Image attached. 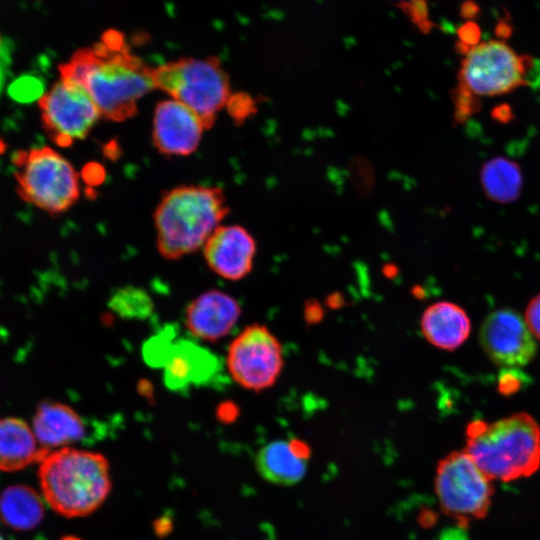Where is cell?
Listing matches in <instances>:
<instances>
[{"mask_svg":"<svg viewBox=\"0 0 540 540\" xmlns=\"http://www.w3.org/2000/svg\"><path fill=\"white\" fill-rule=\"evenodd\" d=\"M462 53L456 96L478 103L479 97L504 95L531 83L533 58L502 40L479 42Z\"/></svg>","mask_w":540,"mask_h":540,"instance_id":"7","label":"cell"},{"mask_svg":"<svg viewBox=\"0 0 540 540\" xmlns=\"http://www.w3.org/2000/svg\"><path fill=\"white\" fill-rule=\"evenodd\" d=\"M241 306L224 291L211 289L193 299L185 311V326L196 339L216 342L239 321Z\"/></svg>","mask_w":540,"mask_h":540,"instance_id":"14","label":"cell"},{"mask_svg":"<svg viewBox=\"0 0 540 540\" xmlns=\"http://www.w3.org/2000/svg\"><path fill=\"white\" fill-rule=\"evenodd\" d=\"M460 51L463 52L467 48L479 43L480 30L473 22H468L460 28Z\"/></svg>","mask_w":540,"mask_h":540,"instance_id":"26","label":"cell"},{"mask_svg":"<svg viewBox=\"0 0 540 540\" xmlns=\"http://www.w3.org/2000/svg\"><path fill=\"white\" fill-rule=\"evenodd\" d=\"M226 366L238 385L260 392L279 378L284 366L283 347L268 327L251 324L230 342Z\"/></svg>","mask_w":540,"mask_h":540,"instance_id":"9","label":"cell"},{"mask_svg":"<svg viewBox=\"0 0 540 540\" xmlns=\"http://www.w3.org/2000/svg\"><path fill=\"white\" fill-rule=\"evenodd\" d=\"M435 493L441 510L459 525L483 519L494 494L493 481L463 449L441 459L436 468Z\"/></svg>","mask_w":540,"mask_h":540,"instance_id":"8","label":"cell"},{"mask_svg":"<svg viewBox=\"0 0 540 540\" xmlns=\"http://www.w3.org/2000/svg\"><path fill=\"white\" fill-rule=\"evenodd\" d=\"M525 322L533 336L540 339V294L529 302L525 312Z\"/></svg>","mask_w":540,"mask_h":540,"instance_id":"23","label":"cell"},{"mask_svg":"<svg viewBox=\"0 0 540 540\" xmlns=\"http://www.w3.org/2000/svg\"><path fill=\"white\" fill-rule=\"evenodd\" d=\"M464 450L492 481L529 477L540 467V426L525 412L475 420L466 428Z\"/></svg>","mask_w":540,"mask_h":540,"instance_id":"2","label":"cell"},{"mask_svg":"<svg viewBox=\"0 0 540 540\" xmlns=\"http://www.w3.org/2000/svg\"><path fill=\"white\" fill-rule=\"evenodd\" d=\"M205 129L200 117L177 100H164L156 105L152 140L163 155L192 154L198 148Z\"/></svg>","mask_w":540,"mask_h":540,"instance_id":"12","label":"cell"},{"mask_svg":"<svg viewBox=\"0 0 540 540\" xmlns=\"http://www.w3.org/2000/svg\"><path fill=\"white\" fill-rule=\"evenodd\" d=\"M479 341L492 362L516 367L529 363L536 354L535 337L514 310L498 309L483 321Z\"/></svg>","mask_w":540,"mask_h":540,"instance_id":"11","label":"cell"},{"mask_svg":"<svg viewBox=\"0 0 540 540\" xmlns=\"http://www.w3.org/2000/svg\"><path fill=\"white\" fill-rule=\"evenodd\" d=\"M0 540H5V539L3 538V536L1 535V533H0Z\"/></svg>","mask_w":540,"mask_h":540,"instance_id":"27","label":"cell"},{"mask_svg":"<svg viewBox=\"0 0 540 540\" xmlns=\"http://www.w3.org/2000/svg\"><path fill=\"white\" fill-rule=\"evenodd\" d=\"M110 305L122 316L129 317L147 316L152 309L147 293L133 287L123 288L116 292Z\"/></svg>","mask_w":540,"mask_h":540,"instance_id":"22","label":"cell"},{"mask_svg":"<svg viewBox=\"0 0 540 540\" xmlns=\"http://www.w3.org/2000/svg\"><path fill=\"white\" fill-rule=\"evenodd\" d=\"M12 163L21 199L52 215L66 212L80 196L79 175L56 150H18Z\"/></svg>","mask_w":540,"mask_h":540,"instance_id":"6","label":"cell"},{"mask_svg":"<svg viewBox=\"0 0 540 540\" xmlns=\"http://www.w3.org/2000/svg\"><path fill=\"white\" fill-rule=\"evenodd\" d=\"M38 477L49 506L69 518L97 510L112 485L106 457L68 446L48 452L39 463Z\"/></svg>","mask_w":540,"mask_h":540,"instance_id":"4","label":"cell"},{"mask_svg":"<svg viewBox=\"0 0 540 540\" xmlns=\"http://www.w3.org/2000/svg\"><path fill=\"white\" fill-rule=\"evenodd\" d=\"M310 454L309 445L300 439L276 440L260 449L256 468L271 483L293 485L305 476Z\"/></svg>","mask_w":540,"mask_h":540,"instance_id":"16","label":"cell"},{"mask_svg":"<svg viewBox=\"0 0 540 540\" xmlns=\"http://www.w3.org/2000/svg\"><path fill=\"white\" fill-rule=\"evenodd\" d=\"M420 328L425 339L434 347L452 351L468 338L471 322L460 306L449 302H436L423 312Z\"/></svg>","mask_w":540,"mask_h":540,"instance_id":"18","label":"cell"},{"mask_svg":"<svg viewBox=\"0 0 540 540\" xmlns=\"http://www.w3.org/2000/svg\"><path fill=\"white\" fill-rule=\"evenodd\" d=\"M227 106L232 116L236 119L246 117L253 108L252 100L244 94H239L234 96V98L230 96Z\"/></svg>","mask_w":540,"mask_h":540,"instance_id":"24","label":"cell"},{"mask_svg":"<svg viewBox=\"0 0 540 540\" xmlns=\"http://www.w3.org/2000/svg\"><path fill=\"white\" fill-rule=\"evenodd\" d=\"M256 242L240 225L218 226L203 245L207 266L218 276L238 281L253 268Z\"/></svg>","mask_w":540,"mask_h":540,"instance_id":"13","label":"cell"},{"mask_svg":"<svg viewBox=\"0 0 540 540\" xmlns=\"http://www.w3.org/2000/svg\"><path fill=\"white\" fill-rule=\"evenodd\" d=\"M49 138L60 147L85 139L102 117L90 95L74 81L60 78L38 101Z\"/></svg>","mask_w":540,"mask_h":540,"instance_id":"10","label":"cell"},{"mask_svg":"<svg viewBox=\"0 0 540 540\" xmlns=\"http://www.w3.org/2000/svg\"><path fill=\"white\" fill-rule=\"evenodd\" d=\"M44 514L41 497L27 485H11L0 494V519L15 531L24 532L36 528Z\"/></svg>","mask_w":540,"mask_h":540,"instance_id":"20","label":"cell"},{"mask_svg":"<svg viewBox=\"0 0 540 540\" xmlns=\"http://www.w3.org/2000/svg\"><path fill=\"white\" fill-rule=\"evenodd\" d=\"M33 432L39 444L51 451L84 438L86 426L79 413L69 405L44 400L33 417Z\"/></svg>","mask_w":540,"mask_h":540,"instance_id":"17","label":"cell"},{"mask_svg":"<svg viewBox=\"0 0 540 540\" xmlns=\"http://www.w3.org/2000/svg\"><path fill=\"white\" fill-rule=\"evenodd\" d=\"M152 70L114 29L105 31L97 43L76 51L59 66L60 78L79 84L101 115L114 122L136 115L137 101L155 89Z\"/></svg>","mask_w":540,"mask_h":540,"instance_id":"1","label":"cell"},{"mask_svg":"<svg viewBox=\"0 0 540 540\" xmlns=\"http://www.w3.org/2000/svg\"><path fill=\"white\" fill-rule=\"evenodd\" d=\"M156 352V363L163 365L165 383L171 389L204 383L219 366L211 352L187 340L176 344L164 341Z\"/></svg>","mask_w":540,"mask_h":540,"instance_id":"15","label":"cell"},{"mask_svg":"<svg viewBox=\"0 0 540 540\" xmlns=\"http://www.w3.org/2000/svg\"><path fill=\"white\" fill-rule=\"evenodd\" d=\"M50 452L43 448L33 429L22 419H0V470L15 472L33 463H40Z\"/></svg>","mask_w":540,"mask_h":540,"instance_id":"19","label":"cell"},{"mask_svg":"<svg viewBox=\"0 0 540 540\" xmlns=\"http://www.w3.org/2000/svg\"><path fill=\"white\" fill-rule=\"evenodd\" d=\"M152 75L155 89L193 110L206 129L213 126L231 96L229 77L213 56L169 61L153 68Z\"/></svg>","mask_w":540,"mask_h":540,"instance_id":"5","label":"cell"},{"mask_svg":"<svg viewBox=\"0 0 540 540\" xmlns=\"http://www.w3.org/2000/svg\"><path fill=\"white\" fill-rule=\"evenodd\" d=\"M228 213L220 187L181 185L165 192L154 212L158 252L176 260L197 251Z\"/></svg>","mask_w":540,"mask_h":540,"instance_id":"3","label":"cell"},{"mask_svg":"<svg viewBox=\"0 0 540 540\" xmlns=\"http://www.w3.org/2000/svg\"><path fill=\"white\" fill-rule=\"evenodd\" d=\"M481 183L486 196L498 203H510L520 195L523 177L519 166L504 157H495L481 170Z\"/></svg>","mask_w":540,"mask_h":540,"instance_id":"21","label":"cell"},{"mask_svg":"<svg viewBox=\"0 0 540 540\" xmlns=\"http://www.w3.org/2000/svg\"><path fill=\"white\" fill-rule=\"evenodd\" d=\"M10 42L0 34V94L4 87L6 76L12 60Z\"/></svg>","mask_w":540,"mask_h":540,"instance_id":"25","label":"cell"}]
</instances>
